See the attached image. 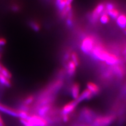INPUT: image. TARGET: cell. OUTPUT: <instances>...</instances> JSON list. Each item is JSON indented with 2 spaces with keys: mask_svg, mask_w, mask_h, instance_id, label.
Returning <instances> with one entry per match:
<instances>
[{
  "mask_svg": "<svg viewBox=\"0 0 126 126\" xmlns=\"http://www.w3.org/2000/svg\"><path fill=\"white\" fill-rule=\"evenodd\" d=\"M97 115V113L92 108L84 107L80 110L78 119L81 124L85 125L91 124Z\"/></svg>",
  "mask_w": 126,
  "mask_h": 126,
  "instance_id": "obj_1",
  "label": "cell"
},
{
  "mask_svg": "<svg viewBox=\"0 0 126 126\" xmlns=\"http://www.w3.org/2000/svg\"><path fill=\"white\" fill-rule=\"evenodd\" d=\"M116 115L112 113H107L106 115H97L94 118L91 126H109L111 125L116 119Z\"/></svg>",
  "mask_w": 126,
  "mask_h": 126,
  "instance_id": "obj_2",
  "label": "cell"
},
{
  "mask_svg": "<svg viewBox=\"0 0 126 126\" xmlns=\"http://www.w3.org/2000/svg\"><path fill=\"white\" fill-rule=\"evenodd\" d=\"M109 52L105 48V47L100 43H96L93 49L91 54L92 57L94 60L105 62Z\"/></svg>",
  "mask_w": 126,
  "mask_h": 126,
  "instance_id": "obj_3",
  "label": "cell"
},
{
  "mask_svg": "<svg viewBox=\"0 0 126 126\" xmlns=\"http://www.w3.org/2000/svg\"><path fill=\"white\" fill-rule=\"evenodd\" d=\"M96 44V38L92 35L85 36L81 42L80 49L84 54L90 55L94 47Z\"/></svg>",
  "mask_w": 126,
  "mask_h": 126,
  "instance_id": "obj_4",
  "label": "cell"
},
{
  "mask_svg": "<svg viewBox=\"0 0 126 126\" xmlns=\"http://www.w3.org/2000/svg\"><path fill=\"white\" fill-rule=\"evenodd\" d=\"M79 103L76 100H73L68 102L63 106V107L60 109L61 115H67L70 116L72 113L77 108Z\"/></svg>",
  "mask_w": 126,
  "mask_h": 126,
  "instance_id": "obj_5",
  "label": "cell"
},
{
  "mask_svg": "<svg viewBox=\"0 0 126 126\" xmlns=\"http://www.w3.org/2000/svg\"><path fill=\"white\" fill-rule=\"evenodd\" d=\"M105 4L104 3H100L97 5L90 15L89 19L93 23H96L100 15L103 13L105 10Z\"/></svg>",
  "mask_w": 126,
  "mask_h": 126,
  "instance_id": "obj_6",
  "label": "cell"
},
{
  "mask_svg": "<svg viewBox=\"0 0 126 126\" xmlns=\"http://www.w3.org/2000/svg\"><path fill=\"white\" fill-rule=\"evenodd\" d=\"M113 76L120 79L123 78L126 74V67L121 63L110 67Z\"/></svg>",
  "mask_w": 126,
  "mask_h": 126,
  "instance_id": "obj_7",
  "label": "cell"
},
{
  "mask_svg": "<svg viewBox=\"0 0 126 126\" xmlns=\"http://www.w3.org/2000/svg\"><path fill=\"white\" fill-rule=\"evenodd\" d=\"M0 111L7 114L8 115L19 118V112L17 108H14L0 102Z\"/></svg>",
  "mask_w": 126,
  "mask_h": 126,
  "instance_id": "obj_8",
  "label": "cell"
},
{
  "mask_svg": "<svg viewBox=\"0 0 126 126\" xmlns=\"http://www.w3.org/2000/svg\"><path fill=\"white\" fill-rule=\"evenodd\" d=\"M105 62L106 63V64H107L110 66H112L121 63L122 61L121 58L119 56H118L117 55L109 53L107 57L106 58Z\"/></svg>",
  "mask_w": 126,
  "mask_h": 126,
  "instance_id": "obj_9",
  "label": "cell"
},
{
  "mask_svg": "<svg viewBox=\"0 0 126 126\" xmlns=\"http://www.w3.org/2000/svg\"><path fill=\"white\" fill-rule=\"evenodd\" d=\"M94 96V94L92 93V92L87 88H86L84 90H83L81 94H80L78 98L76 100L79 104L81 102L84 101L89 100L91 99Z\"/></svg>",
  "mask_w": 126,
  "mask_h": 126,
  "instance_id": "obj_10",
  "label": "cell"
},
{
  "mask_svg": "<svg viewBox=\"0 0 126 126\" xmlns=\"http://www.w3.org/2000/svg\"><path fill=\"white\" fill-rule=\"evenodd\" d=\"M69 92L74 100H76L80 94V85L77 82H74L71 85Z\"/></svg>",
  "mask_w": 126,
  "mask_h": 126,
  "instance_id": "obj_11",
  "label": "cell"
},
{
  "mask_svg": "<svg viewBox=\"0 0 126 126\" xmlns=\"http://www.w3.org/2000/svg\"><path fill=\"white\" fill-rule=\"evenodd\" d=\"M87 88L89 90L94 96H96L100 92V88L97 84L93 82L89 81L87 84Z\"/></svg>",
  "mask_w": 126,
  "mask_h": 126,
  "instance_id": "obj_12",
  "label": "cell"
},
{
  "mask_svg": "<svg viewBox=\"0 0 126 126\" xmlns=\"http://www.w3.org/2000/svg\"><path fill=\"white\" fill-rule=\"evenodd\" d=\"M67 75L72 77L74 75L75 73L76 72V66L74 64V63L71 60L69 61L67 63Z\"/></svg>",
  "mask_w": 126,
  "mask_h": 126,
  "instance_id": "obj_13",
  "label": "cell"
},
{
  "mask_svg": "<svg viewBox=\"0 0 126 126\" xmlns=\"http://www.w3.org/2000/svg\"><path fill=\"white\" fill-rule=\"evenodd\" d=\"M117 24L121 29L126 28V14H121L117 18Z\"/></svg>",
  "mask_w": 126,
  "mask_h": 126,
  "instance_id": "obj_14",
  "label": "cell"
},
{
  "mask_svg": "<svg viewBox=\"0 0 126 126\" xmlns=\"http://www.w3.org/2000/svg\"><path fill=\"white\" fill-rule=\"evenodd\" d=\"M0 84L6 87H10L11 86V79L7 78L0 72Z\"/></svg>",
  "mask_w": 126,
  "mask_h": 126,
  "instance_id": "obj_15",
  "label": "cell"
},
{
  "mask_svg": "<svg viewBox=\"0 0 126 126\" xmlns=\"http://www.w3.org/2000/svg\"><path fill=\"white\" fill-rule=\"evenodd\" d=\"M0 72L1 74H2L4 76L7 77V78L11 79L12 78V74L9 72V70H8L5 66H4L3 64H2L0 63Z\"/></svg>",
  "mask_w": 126,
  "mask_h": 126,
  "instance_id": "obj_16",
  "label": "cell"
},
{
  "mask_svg": "<svg viewBox=\"0 0 126 126\" xmlns=\"http://www.w3.org/2000/svg\"><path fill=\"white\" fill-rule=\"evenodd\" d=\"M106 12H107V13L109 16H110L111 17L112 19H117V17L119 16V14H120L119 11L118 9H116V8Z\"/></svg>",
  "mask_w": 126,
  "mask_h": 126,
  "instance_id": "obj_17",
  "label": "cell"
},
{
  "mask_svg": "<svg viewBox=\"0 0 126 126\" xmlns=\"http://www.w3.org/2000/svg\"><path fill=\"white\" fill-rule=\"evenodd\" d=\"M99 18L100 22L102 24H107L110 20L109 15L106 11H104L103 13L100 15Z\"/></svg>",
  "mask_w": 126,
  "mask_h": 126,
  "instance_id": "obj_18",
  "label": "cell"
},
{
  "mask_svg": "<svg viewBox=\"0 0 126 126\" xmlns=\"http://www.w3.org/2000/svg\"><path fill=\"white\" fill-rule=\"evenodd\" d=\"M70 58L72 59V61L74 63V64L76 65V66L79 65V59L78 56V54L75 52H73L71 53Z\"/></svg>",
  "mask_w": 126,
  "mask_h": 126,
  "instance_id": "obj_19",
  "label": "cell"
},
{
  "mask_svg": "<svg viewBox=\"0 0 126 126\" xmlns=\"http://www.w3.org/2000/svg\"><path fill=\"white\" fill-rule=\"evenodd\" d=\"M30 24L32 28L35 31H38L39 30H40V26H39V24L36 22L31 21L30 22Z\"/></svg>",
  "mask_w": 126,
  "mask_h": 126,
  "instance_id": "obj_20",
  "label": "cell"
},
{
  "mask_svg": "<svg viewBox=\"0 0 126 126\" xmlns=\"http://www.w3.org/2000/svg\"><path fill=\"white\" fill-rule=\"evenodd\" d=\"M113 9H115V5L114 3L112 2H108L105 4L106 12L111 10Z\"/></svg>",
  "mask_w": 126,
  "mask_h": 126,
  "instance_id": "obj_21",
  "label": "cell"
},
{
  "mask_svg": "<svg viewBox=\"0 0 126 126\" xmlns=\"http://www.w3.org/2000/svg\"><path fill=\"white\" fill-rule=\"evenodd\" d=\"M121 95L126 100V85L121 90Z\"/></svg>",
  "mask_w": 126,
  "mask_h": 126,
  "instance_id": "obj_22",
  "label": "cell"
},
{
  "mask_svg": "<svg viewBox=\"0 0 126 126\" xmlns=\"http://www.w3.org/2000/svg\"><path fill=\"white\" fill-rule=\"evenodd\" d=\"M6 43V41L5 38H0V46L4 45Z\"/></svg>",
  "mask_w": 126,
  "mask_h": 126,
  "instance_id": "obj_23",
  "label": "cell"
},
{
  "mask_svg": "<svg viewBox=\"0 0 126 126\" xmlns=\"http://www.w3.org/2000/svg\"><path fill=\"white\" fill-rule=\"evenodd\" d=\"M12 9L14 11H17L19 9V7L17 5H13Z\"/></svg>",
  "mask_w": 126,
  "mask_h": 126,
  "instance_id": "obj_24",
  "label": "cell"
},
{
  "mask_svg": "<svg viewBox=\"0 0 126 126\" xmlns=\"http://www.w3.org/2000/svg\"><path fill=\"white\" fill-rule=\"evenodd\" d=\"M73 1H74V0H66V5L72 4V3L73 2Z\"/></svg>",
  "mask_w": 126,
  "mask_h": 126,
  "instance_id": "obj_25",
  "label": "cell"
},
{
  "mask_svg": "<svg viewBox=\"0 0 126 126\" xmlns=\"http://www.w3.org/2000/svg\"><path fill=\"white\" fill-rule=\"evenodd\" d=\"M123 53L124 54L126 55V46L124 47V50H123Z\"/></svg>",
  "mask_w": 126,
  "mask_h": 126,
  "instance_id": "obj_26",
  "label": "cell"
},
{
  "mask_svg": "<svg viewBox=\"0 0 126 126\" xmlns=\"http://www.w3.org/2000/svg\"><path fill=\"white\" fill-rule=\"evenodd\" d=\"M63 0H56V5L57 4H58L59 3H60V2L62 1Z\"/></svg>",
  "mask_w": 126,
  "mask_h": 126,
  "instance_id": "obj_27",
  "label": "cell"
},
{
  "mask_svg": "<svg viewBox=\"0 0 126 126\" xmlns=\"http://www.w3.org/2000/svg\"><path fill=\"white\" fill-rule=\"evenodd\" d=\"M124 32H125V33L126 34V28L124 29Z\"/></svg>",
  "mask_w": 126,
  "mask_h": 126,
  "instance_id": "obj_28",
  "label": "cell"
},
{
  "mask_svg": "<svg viewBox=\"0 0 126 126\" xmlns=\"http://www.w3.org/2000/svg\"><path fill=\"white\" fill-rule=\"evenodd\" d=\"M1 54H0V58H1Z\"/></svg>",
  "mask_w": 126,
  "mask_h": 126,
  "instance_id": "obj_29",
  "label": "cell"
},
{
  "mask_svg": "<svg viewBox=\"0 0 126 126\" xmlns=\"http://www.w3.org/2000/svg\"><path fill=\"white\" fill-rule=\"evenodd\" d=\"M126 56H125V60H126V55H125Z\"/></svg>",
  "mask_w": 126,
  "mask_h": 126,
  "instance_id": "obj_30",
  "label": "cell"
}]
</instances>
